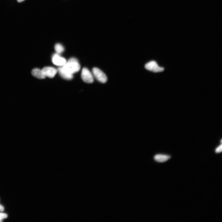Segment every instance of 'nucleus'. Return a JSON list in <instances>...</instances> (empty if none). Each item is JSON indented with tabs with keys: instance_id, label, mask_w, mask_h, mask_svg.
Instances as JSON below:
<instances>
[{
	"instance_id": "10",
	"label": "nucleus",
	"mask_w": 222,
	"mask_h": 222,
	"mask_svg": "<svg viewBox=\"0 0 222 222\" xmlns=\"http://www.w3.org/2000/svg\"><path fill=\"white\" fill-rule=\"evenodd\" d=\"M55 49L57 53L60 54L63 52L64 51V49L61 44H57L55 45Z\"/></svg>"
},
{
	"instance_id": "11",
	"label": "nucleus",
	"mask_w": 222,
	"mask_h": 222,
	"mask_svg": "<svg viewBox=\"0 0 222 222\" xmlns=\"http://www.w3.org/2000/svg\"><path fill=\"white\" fill-rule=\"evenodd\" d=\"M77 62L78 63V60L75 58H71L69 59L66 63Z\"/></svg>"
},
{
	"instance_id": "4",
	"label": "nucleus",
	"mask_w": 222,
	"mask_h": 222,
	"mask_svg": "<svg viewBox=\"0 0 222 222\" xmlns=\"http://www.w3.org/2000/svg\"><path fill=\"white\" fill-rule=\"evenodd\" d=\"M82 78L83 81L87 83H92L94 79L90 72L86 68H83L82 73Z\"/></svg>"
},
{
	"instance_id": "7",
	"label": "nucleus",
	"mask_w": 222,
	"mask_h": 222,
	"mask_svg": "<svg viewBox=\"0 0 222 222\" xmlns=\"http://www.w3.org/2000/svg\"><path fill=\"white\" fill-rule=\"evenodd\" d=\"M58 71L60 75L64 79L70 80L72 79L73 77L72 74L69 73L65 71L62 67H59Z\"/></svg>"
},
{
	"instance_id": "15",
	"label": "nucleus",
	"mask_w": 222,
	"mask_h": 222,
	"mask_svg": "<svg viewBox=\"0 0 222 222\" xmlns=\"http://www.w3.org/2000/svg\"><path fill=\"white\" fill-rule=\"evenodd\" d=\"M17 1L18 2L21 3L22 2L24 1H25V0H17Z\"/></svg>"
},
{
	"instance_id": "6",
	"label": "nucleus",
	"mask_w": 222,
	"mask_h": 222,
	"mask_svg": "<svg viewBox=\"0 0 222 222\" xmlns=\"http://www.w3.org/2000/svg\"><path fill=\"white\" fill-rule=\"evenodd\" d=\"M52 61L53 64L57 66H63L66 62V60L60 57L59 54L58 53L53 55Z\"/></svg>"
},
{
	"instance_id": "2",
	"label": "nucleus",
	"mask_w": 222,
	"mask_h": 222,
	"mask_svg": "<svg viewBox=\"0 0 222 222\" xmlns=\"http://www.w3.org/2000/svg\"><path fill=\"white\" fill-rule=\"evenodd\" d=\"M92 72L94 76L99 82L103 83H105L107 82V76L99 68H94L92 69Z\"/></svg>"
},
{
	"instance_id": "5",
	"label": "nucleus",
	"mask_w": 222,
	"mask_h": 222,
	"mask_svg": "<svg viewBox=\"0 0 222 222\" xmlns=\"http://www.w3.org/2000/svg\"><path fill=\"white\" fill-rule=\"evenodd\" d=\"M41 71L43 75L45 77L52 78L56 75L58 71L53 67H46L43 68Z\"/></svg>"
},
{
	"instance_id": "8",
	"label": "nucleus",
	"mask_w": 222,
	"mask_h": 222,
	"mask_svg": "<svg viewBox=\"0 0 222 222\" xmlns=\"http://www.w3.org/2000/svg\"><path fill=\"white\" fill-rule=\"evenodd\" d=\"M171 158L170 156L163 154H157L154 157V160L159 162L163 163L166 162Z\"/></svg>"
},
{
	"instance_id": "16",
	"label": "nucleus",
	"mask_w": 222,
	"mask_h": 222,
	"mask_svg": "<svg viewBox=\"0 0 222 222\" xmlns=\"http://www.w3.org/2000/svg\"><path fill=\"white\" fill-rule=\"evenodd\" d=\"M3 221L2 219H0V222H2Z\"/></svg>"
},
{
	"instance_id": "14",
	"label": "nucleus",
	"mask_w": 222,
	"mask_h": 222,
	"mask_svg": "<svg viewBox=\"0 0 222 222\" xmlns=\"http://www.w3.org/2000/svg\"><path fill=\"white\" fill-rule=\"evenodd\" d=\"M4 210V208L2 205H0V211L3 212Z\"/></svg>"
},
{
	"instance_id": "1",
	"label": "nucleus",
	"mask_w": 222,
	"mask_h": 222,
	"mask_svg": "<svg viewBox=\"0 0 222 222\" xmlns=\"http://www.w3.org/2000/svg\"><path fill=\"white\" fill-rule=\"evenodd\" d=\"M64 70L67 73L73 74L80 70L81 66L78 63H66L62 67Z\"/></svg>"
},
{
	"instance_id": "9",
	"label": "nucleus",
	"mask_w": 222,
	"mask_h": 222,
	"mask_svg": "<svg viewBox=\"0 0 222 222\" xmlns=\"http://www.w3.org/2000/svg\"><path fill=\"white\" fill-rule=\"evenodd\" d=\"M32 74L34 77L39 79H44L46 77L43 75L41 70L38 68L34 69L32 71Z\"/></svg>"
},
{
	"instance_id": "13",
	"label": "nucleus",
	"mask_w": 222,
	"mask_h": 222,
	"mask_svg": "<svg viewBox=\"0 0 222 222\" xmlns=\"http://www.w3.org/2000/svg\"><path fill=\"white\" fill-rule=\"evenodd\" d=\"M8 215L5 214L0 213V219H3L7 218Z\"/></svg>"
},
{
	"instance_id": "12",
	"label": "nucleus",
	"mask_w": 222,
	"mask_h": 222,
	"mask_svg": "<svg viewBox=\"0 0 222 222\" xmlns=\"http://www.w3.org/2000/svg\"><path fill=\"white\" fill-rule=\"evenodd\" d=\"M222 145H221L219 146L217 148V149L215 150V152L217 153H220L222 152Z\"/></svg>"
},
{
	"instance_id": "3",
	"label": "nucleus",
	"mask_w": 222,
	"mask_h": 222,
	"mask_svg": "<svg viewBox=\"0 0 222 222\" xmlns=\"http://www.w3.org/2000/svg\"><path fill=\"white\" fill-rule=\"evenodd\" d=\"M145 67L147 70L155 73L162 72L164 70V68L159 66L156 62L154 61L147 63Z\"/></svg>"
}]
</instances>
